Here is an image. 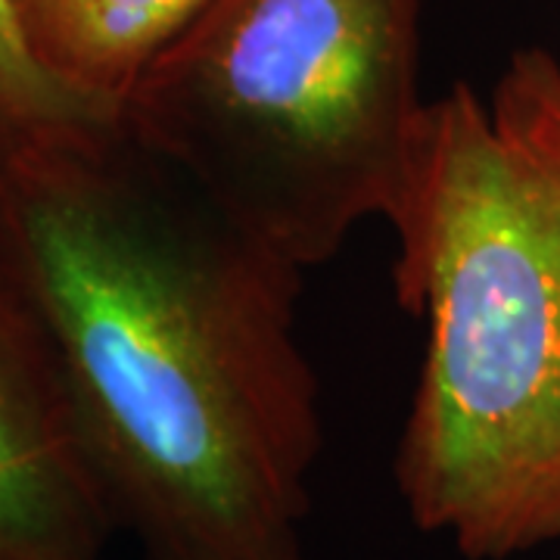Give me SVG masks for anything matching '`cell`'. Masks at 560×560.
Listing matches in <instances>:
<instances>
[{
    "instance_id": "cell-3",
    "label": "cell",
    "mask_w": 560,
    "mask_h": 560,
    "mask_svg": "<svg viewBox=\"0 0 560 560\" xmlns=\"http://www.w3.org/2000/svg\"><path fill=\"white\" fill-rule=\"evenodd\" d=\"M420 0H215L121 103V121L228 219L308 271L411 175Z\"/></svg>"
},
{
    "instance_id": "cell-5",
    "label": "cell",
    "mask_w": 560,
    "mask_h": 560,
    "mask_svg": "<svg viewBox=\"0 0 560 560\" xmlns=\"http://www.w3.org/2000/svg\"><path fill=\"white\" fill-rule=\"evenodd\" d=\"M215 0H20L35 60L88 101L121 113L140 75Z\"/></svg>"
},
{
    "instance_id": "cell-6",
    "label": "cell",
    "mask_w": 560,
    "mask_h": 560,
    "mask_svg": "<svg viewBox=\"0 0 560 560\" xmlns=\"http://www.w3.org/2000/svg\"><path fill=\"white\" fill-rule=\"evenodd\" d=\"M119 116L54 79L28 47L20 0H0V165Z\"/></svg>"
},
{
    "instance_id": "cell-2",
    "label": "cell",
    "mask_w": 560,
    "mask_h": 560,
    "mask_svg": "<svg viewBox=\"0 0 560 560\" xmlns=\"http://www.w3.org/2000/svg\"><path fill=\"white\" fill-rule=\"evenodd\" d=\"M393 287L427 324L393 477L464 560L560 541V62L517 50L489 97L427 106Z\"/></svg>"
},
{
    "instance_id": "cell-4",
    "label": "cell",
    "mask_w": 560,
    "mask_h": 560,
    "mask_svg": "<svg viewBox=\"0 0 560 560\" xmlns=\"http://www.w3.org/2000/svg\"><path fill=\"white\" fill-rule=\"evenodd\" d=\"M113 536L38 324L0 268V560H106Z\"/></svg>"
},
{
    "instance_id": "cell-1",
    "label": "cell",
    "mask_w": 560,
    "mask_h": 560,
    "mask_svg": "<svg viewBox=\"0 0 560 560\" xmlns=\"http://www.w3.org/2000/svg\"><path fill=\"white\" fill-rule=\"evenodd\" d=\"M0 268L140 560H308L324 423L302 268L121 116L0 165Z\"/></svg>"
}]
</instances>
